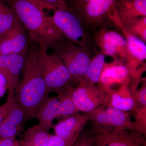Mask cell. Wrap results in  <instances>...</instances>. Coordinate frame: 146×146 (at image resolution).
I'll use <instances>...</instances> for the list:
<instances>
[{
	"instance_id": "cell-11",
	"label": "cell",
	"mask_w": 146,
	"mask_h": 146,
	"mask_svg": "<svg viewBox=\"0 0 146 146\" xmlns=\"http://www.w3.org/2000/svg\"><path fill=\"white\" fill-rule=\"evenodd\" d=\"M26 31L19 21L12 29L0 36V55L26 54L29 46Z\"/></svg>"
},
{
	"instance_id": "cell-23",
	"label": "cell",
	"mask_w": 146,
	"mask_h": 146,
	"mask_svg": "<svg viewBox=\"0 0 146 146\" xmlns=\"http://www.w3.org/2000/svg\"><path fill=\"white\" fill-rule=\"evenodd\" d=\"M19 21L14 11L0 0V36L12 29Z\"/></svg>"
},
{
	"instance_id": "cell-3",
	"label": "cell",
	"mask_w": 146,
	"mask_h": 146,
	"mask_svg": "<svg viewBox=\"0 0 146 146\" xmlns=\"http://www.w3.org/2000/svg\"><path fill=\"white\" fill-rule=\"evenodd\" d=\"M119 0H68L67 4L91 33L102 28L121 27L115 5Z\"/></svg>"
},
{
	"instance_id": "cell-28",
	"label": "cell",
	"mask_w": 146,
	"mask_h": 146,
	"mask_svg": "<svg viewBox=\"0 0 146 146\" xmlns=\"http://www.w3.org/2000/svg\"><path fill=\"white\" fill-rule=\"evenodd\" d=\"M19 140L16 138H7L0 139V146H18Z\"/></svg>"
},
{
	"instance_id": "cell-4",
	"label": "cell",
	"mask_w": 146,
	"mask_h": 146,
	"mask_svg": "<svg viewBox=\"0 0 146 146\" xmlns=\"http://www.w3.org/2000/svg\"><path fill=\"white\" fill-rule=\"evenodd\" d=\"M51 11L53 13L49 16L51 20L69 41L81 47L91 57L98 50L93 34L67 3Z\"/></svg>"
},
{
	"instance_id": "cell-17",
	"label": "cell",
	"mask_w": 146,
	"mask_h": 146,
	"mask_svg": "<svg viewBox=\"0 0 146 146\" xmlns=\"http://www.w3.org/2000/svg\"><path fill=\"white\" fill-rule=\"evenodd\" d=\"M115 7L121 26L135 18L146 17V0H119Z\"/></svg>"
},
{
	"instance_id": "cell-24",
	"label": "cell",
	"mask_w": 146,
	"mask_h": 146,
	"mask_svg": "<svg viewBox=\"0 0 146 146\" xmlns=\"http://www.w3.org/2000/svg\"><path fill=\"white\" fill-rule=\"evenodd\" d=\"M121 27L146 43V17L135 18Z\"/></svg>"
},
{
	"instance_id": "cell-9",
	"label": "cell",
	"mask_w": 146,
	"mask_h": 146,
	"mask_svg": "<svg viewBox=\"0 0 146 146\" xmlns=\"http://www.w3.org/2000/svg\"><path fill=\"white\" fill-rule=\"evenodd\" d=\"M92 34L98 48L106 56L127 63L129 57L127 42L119 30L105 28Z\"/></svg>"
},
{
	"instance_id": "cell-30",
	"label": "cell",
	"mask_w": 146,
	"mask_h": 146,
	"mask_svg": "<svg viewBox=\"0 0 146 146\" xmlns=\"http://www.w3.org/2000/svg\"><path fill=\"white\" fill-rule=\"evenodd\" d=\"M48 4L55 7H58L63 5L67 3L68 0H41Z\"/></svg>"
},
{
	"instance_id": "cell-18",
	"label": "cell",
	"mask_w": 146,
	"mask_h": 146,
	"mask_svg": "<svg viewBox=\"0 0 146 146\" xmlns=\"http://www.w3.org/2000/svg\"><path fill=\"white\" fill-rule=\"evenodd\" d=\"M107 94L106 106L126 112L135 110L136 106L135 96L129 88L121 87Z\"/></svg>"
},
{
	"instance_id": "cell-1",
	"label": "cell",
	"mask_w": 146,
	"mask_h": 146,
	"mask_svg": "<svg viewBox=\"0 0 146 146\" xmlns=\"http://www.w3.org/2000/svg\"><path fill=\"white\" fill-rule=\"evenodd\" d=\"M16 13L20 22L28 32L31 39L39 48H53L66 39L49 16L46 7L33 0H3Z\"/></svg>"
},
{
	"instance_id": "cell-5",
	"label": "cell",
	"mask_w": 146,
	"mask_h": 146,
	"mask_svg": "<svg viewBox=\"0 0 146 146\" xmlns=\"http://www.w3.org/2000/svg\"><path fill=\"white\" fill-rule=\"evenodd\" d=\"M143 74L133 72L124 61L113 60L104 63L97 85L107 93L126 87L135 94L142 81Z\"/></svg>"
},
{
	"instance_id": "cell-33",
	"label": "cell",
	"mask_w": 146,
	"mask_h": 146,
	"mask_svg": "<svg viewBox=\"0 0 146 146\" xmlns=\"http://www.w3.org/2000/svg\"><path fill=\"white\" fill-rule=\"evenodd\" d=\"M18 146H21V145H19Z\"/></svg>"
},
{
	"instance_id": "cell-2",
	"label": "cell",
	"mask_w": 146,
	"mask_h": 146,
	"mask_svg": "<svg viewBox=\"0 0 146 146\" xmlns=\"http://www.w3.org/2000/svg\"><path fill=\"white\" fill-rule=\"evenodd\" d=\"M39 50H34L27 56L23 79L15 90L18 104L25 113V123L35 117L39 108L48 97L41 66Z\"/></svg>"
},
{
	"instance_id": "cell-6",
	"label": "cell",
	"mask_w": 146,
	"mask_h": 146,
	"mask_svg": "<svg viewBox=\"0 0 146 146\" xmlns=\"http://www.w3.org/2000/svg\"><path fill=\"white\" fill-rule=\"evenodd\" d=\"M38 60L49 93H58L68 86H76L70 73L61 59L39 48Z\"/></svg>"
},
{
	"instance_id": "cell-15",
	"label": "cell",
	"mask_w": 146,
	"mask_h": 146,
	"mask_svg": "<svg viewBox=\"0 0 146 146\" xmlns=\"http://www.w3.org/2000/svg\"><path fill=\"white\" fill-rule=\"evenodd\" d=\"M89 120V115L86 113H78L63 118L53 125L55 135L67 140L76 141Z\"/></svg>"
},
{
	"instance_id": "cell-21",
	"label": "cell",
	"mask_w": 146,
	"mask_h": 146,
	"mask_svg": "<svg viewBox=\"0 0 146 146\" xmlns=\"http://www.w3.org/2000/svg\"><path fill=\"white\" fill-rule=\"evenodd\" d=\"M105 56L98 50L91 58L90 64L82 80L90 84H98L104 65L105 63Z\"/></svg>"
},
{
	"instance_id": "cell-31",
	"label": "cell",
	"mask_w": 146,
	"mask_h": 146,
	"mask_svg": "<svg viewBox=\"0 0 146 146\" xmlns=\"http://www.w3.org/2000/svg\"><path fill=\"white\" fill-rule=\"evenodd\" d=\"M84 146H94L91 142L90 133H84Z\"/></svg>"
},
{
	"instance_id": "cell-14",
	"label": "cell",
	"mask_w": 146,
	"mask_h": 146,
	"mask_svg": "<svg viewBox=\"0 0 146 146\" xmlns=\"http://www.w3.org/2000/svg\"><path fill=\"white\" fill-rule=\"evenodd\" d=\"M26 57V54L0 55V72L7 79L9 92L15 91L17 88Z\"/></svg>"
},
{
	"instance_id": "cell-25",
	"label": "cell",
	"mask_w": 146,
	"mask_h": 146,
	"mask_svg": "<svg viewBox=\"0 0 146 146\" xmlns=\"http://www.w3.org/2000/svg\"><path fill=\"white\" fill-rule=\"evenodd\" d=\"M140 87L134 94L136 106L133 112L139 111L146 108V79L143 78Z\"/></svg>"
},
{
	"instance_id": "cell-26",
	"label": "cell",
	"mask_w": 146,
	"mask_h": 146,
	"mask_svg": "<svg viewBox=\"0 0 146 146\" xmlns=\"http://www.w3.org/2000/svg\"><path fill=\"white\" fill-rule=\"evenodd\" d=\"M135 120L133 131L138 132L146 136V108L134 112Z\"/></svg>"
},
{
	"instance_id": "cell-12",
	"label": "cell",
	"mask_w": 146,
	"mask_h": 146,
	"mask_svg": "<svg viewBox=\"0 0 146 146\" xmlns=\"http://www.w3.org/2000/svg\"><path fill=\"white\" fill-rule=\"evenodd\" d=\"M25 113L13 95L7 115L0 124V139L16 138L23 131Z\"/></svg>"
},
{
	"instance_id": "cell-7",
	"label": "cell",
	"mask_w": 146,
	"mask_h": 146,
	"mask_svg": "<svg viewBox=\"0 0 146 146\" xmlns=\"http://www.w3.org/2000/svg\"><path fill=\"white\" fill-rule=\"evenodd\" d=\"M52 49L53 54L63 61L72 75L76 85H77L86 74L91 61V56L67 38Z\"/></svg>"
},
{
	"instance_id": "cell-32",
	"label": "cell",
	"mask_w": 146,
	"mask_h": 146,
	"mask_svg": "<svg viewBox=\"0 0 146 146\" xmlns=\"http://www.w3.org/2000/svg\"><path fill=\"white\" fill-rule=\"evenodd\" d=\"M84 133H82L79 136L74 146H84Z\"/></svg>"
},
{
	"instance_id": "cell-10",
	"label": "cell",
	"mask_w": 146,
	"mask_h": 146,
	"mask_svg": "<svg viewBox=\"0 0 146 146\" xmlns=\"http://www.w3.org/2000/svg\"><path fill=\"white\" fill-rule=\"evenodd\" d=\"M73 101L79 111L88 113L107 102L108 94L97 84H90L81 80L72 89Z\"/></svg>"
},
{
	"instance_id": "cell-8",
	"label": "cell",
	"mask_w": 146,
	"mask_h": 146,
	"mask_svg": "<svg viewBox=\"0 0 146 146\" xmlns=\"http://www.w3.org/2000/svg\"><path fill=\"white\" fill-rule=\"evenodd\" d=\"M88 114L93 125L91 133H106L118 129L134 130V123L127 112L103 105Z\"/></svg>"
},
{
	"instance_id": "cell-20",
	"label": "cell",
	"mask_w": 146,
	"mask_h": 146,
	"mask_svg": "<svg viewBox=\"0 0 146 146\" xmlns=\"http://www.w3.org/2000/svg\"><path fill=\"white\" fill-rule=\"evenodd\" d=\"M50 134L38 124L28 128L19 143L21 146H47Z\"/></svg>"
},
{
	"instance_id": "cell-22",
	"label": "cell",
	"mask_w": 146,
	"mask_h": 146,
	"mask_svg": "<svg viewBox=\"0 0 146 146\" xmlns=\"http://www.w3.org/2000/svg\"><path fill=\"white\" fill-rule=\"evenodd\" d=\"M73 87L74 86H68L57 93V98L59 104L58 117H67L79 112L72 97V89Z\"/></svg>"
},
{
	"instance_id": "cell-16",
	"label": "cell",
	"mask_w": 146,
	"mask_h": 146,
	"mask_svg": "<svg viewBox=\"0 0 146 146\" xmlns=\"http://www.w3.org/2000/svg\"><path fill=\"white\" fill-rule=\"evenodd\" d=\"M94 146H143L138 143L131 131L118 129L103 133H89Z\"/></svg>"
},
{
	"instance_id": "cell-19",
	"label": "cell",
	"mask_w": 146,
	"mask_h": 146,
	"mask_svg": "<svg viewBox=\"0 0 146 146\" xmlns=\"http://www.w3.org/2000/svg\"><path fill=\"white\" fill-rule=\"evenodd\" d=\"M59 111V102L57 98L48 97L39 108L35 117L38 120L39 125L48 131L53 126L54 120L58 117Z\"/></svg>"
},
{
	"instance_id": "cell-29",
	"label": "cell",
	"mask_w": 146,
	"mask_h": 146,
	"mask_svg": "<svg viewBox=\"0 0 146 146\" xmlns=\"http://www.w3.org/2000/svg\"><path fill=\"white\" fill-rule=\"evenodd\" d=\"M8 89V83L5 76L0 72V98L5 95Z\"/></svg>"
},
{
	"instance_id": "cell-27",
	"label": "cell",
	"mask_w": 146,
	"mask_h": 146,
	"mask_svg": "<svg viewBox=\"0 0 146 146\" xmlns=\"http://www.w3.org/2000/svg\"><path fill=\"white\" fill-rule=\"evenodd\" d=\"M76 142L50 134L47 146H74Z\"/></svg>"
},
{
	"instance_id": "cell-13",
	"label": "cell",
	"mask_w": 146,
	"mask_h": 146,
	"mask_svg": "<svg viewBox=\"0 0 146 146\" xmlns=\"http://www.w3.org/2000/svg\"><path fill=\"white\" fill-rule=\"evenodd\" d=\"M119 31L124 36L127 44L129 57L126 64L130 69L136 72H144L146 71V43L136 36L129 33L122 27Z\"/></svg>"
}]
</instances>
